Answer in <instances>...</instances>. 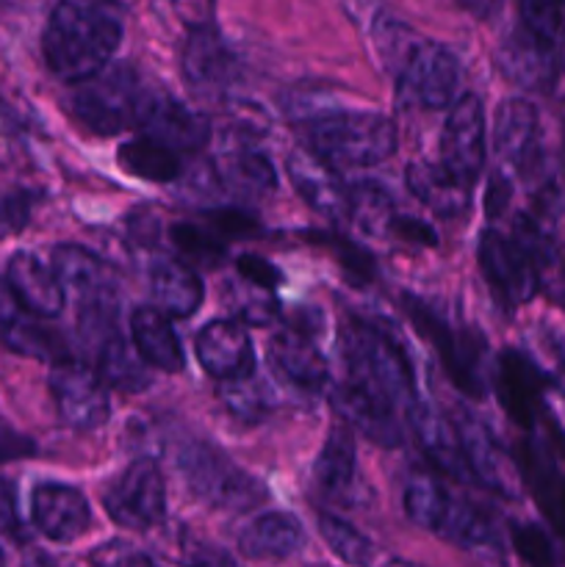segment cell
Masks as SVG:
<instances>
[{
	"label": "cell",
	"mask_w": 565,
	"mask_h": 567,
	"mask_svg": "<svg viewBox=\"0 0 565 567\" xmlns=\"http://www.w3.org/2000/svg\"><path fill=\"white\" fill-rule=\"evenodd\" d=\"M343 377L332 388V408L380 446H402L404 421L419 408L408 354L371 321L349 316L338 332Z\"/></svg>",
	"instance_id": "obj_1"
},
{
	"label": "cell",
	"mask_w": 565,
	"mask_h": 567,
	"mask_svg": "<svg viewBox=\"0 0 565 567\" xmlns=\"http://www.w3.org/2000/svg\"><path fill=\"white\" fill-rule=\"evenodd\" d=\"M120 42V20L103 6L59 3L44 25L42 53L55 78L83 83L109 70Z\"/></svg>",
	"instance_id": "obj_2"
},
{
	"label": "cell",
	"mask_w": 565,
	"mask_h": 567,
	"mask_svg": "<svg viewBox=\"0 0 565 567\" xmlns=\"http://www.w3.org/2000/svg\"><path fill=\"white\" fill-rule=\"evenodd\" d=\"M404 513L421 529L441 535L469 551L499 554L496 524L476 504L454 498L430 471H413L404 487Z\"/></svg>",
	"instance_id": "obj_3"
},
{
	"label": "cell",
	"mask_w": 565,
	"mask_h": 567,
	"mask_svg": "<svg viewBox=\"0 0 565 567\" xmlns=\"http://www.w3.org/2000/svg\"><path fill=\"white\" fill-rule=\"evenodd\" d=\"M308 150L327 166H363L382 164L397 150V127L380 111H330L319 120L305 122Z\"/></svg>",
	"instance_id": "obj_4"
},
{
	"label": "cell",
	"mask_w": 565,
	"mask_h": 567,
	"mask_svg": "<svg viewBox=\"0 0 565 567\" xmlns=\"http://www.w3.org/2000/svg\"><path fill=\"white\" fill-rule=\"evenodd\" d=\"M177 471L199 502L225 513H247L260 507L269 496L264 482L249 476L225 452L203 441L186 443L177 452Z\"/></svg>",
	"instance_id": "obj_5"
},
{
	"label": "cell",
	"mask_w": 565,
	"mask_h": 567,
	"mask_svg": "<svg viewBox=\"0 0 565 567\" xmlns=\"http://www.w3.org/2000/svg\"><path fill=\"white\" fill-rule=\"evenodd\" d=\"M144 92L147 86L138 81L131 66H109L100 75L78 83L75 92L70 94V111L89 131L114 136L125 127H136Z\"/></svg>",
	"instance_id": "obj_6"
},
{
	"label": "cell",
	"mask_w": 565,
	"mask_h": 567,
	"mask_svg": "<svg viewBox=\"0 0 565 567\" xmlns=\"http://www.w3.org/2000/svg\"><path fill=\"white\" fill-rule=\"evenodd\" d=\"M103 507L122 529H153L166 515V487L153 460H136L105 485Z\"/></svg>",
	"instance_id": "obj_7"
},
{
	"label": "cell",
	"mask_w": 565,
	"mask_h": 567,
	"mask_svg": "<svg viewBox=\"0 0 565 567\" xmlns=\"http://www.w3.org/2000/svg\"><path fill=\"white\" fill-rule=\"evenodd\" d=\"M404 308H408L410 321L419 327L421 336L427 341H432V347L441 352L443 369L452 377L454 385L474 399L485 396V380H482V352H485V341H480L474 336H458L421 299L404 297Z\"/></svg>",
	"instance_id": "obj_8"
},
{
	"label": "cell",
	"mask_w": 565,
	"mask_h": 567,
	"mask_svg": "<svg viewBox=\"0 0 565 567\" xmlns=\"http://www.w3.org/2000/svg\"><path fill=\"white\" fill-rule=\"evenodd\" d=\"M393 75H397L404 97L424 109H443L458 94L460 61L443 44L427 42L419 37Z\"/></svg>",
	"instance_id": "obj_9"
},
{
	"label": "cell",
	"mask_w": 565,
	"mask_h": 567,
	"mask_svg": "<svg viewBox=\"0 0 565 567\" xmlns=\"http://www.w3.org/2000/svg\"><path fill=\"white\" fill-rule=\"evenodd\" d=\"M476 255H480L482 275L499 302L507 308H518L535 297L537 286H541V269L513 238H504L499 230H485L480 236Z\"/></svg>",
	"instance_id": "obj_10"
},
{
	"label": "cell",
	"mask_w": 565,
	"mask_h": 567,
	"mask_svg": "<svg viewBox=\"0 0 565 567\" xmlns=\"http://www.w3.org/2000/svg\"><path fill=\"white\" fill-rule=\"evenodd\" d=\"M50 393H53L59 415L72 430H97L103 421H109V388L100 380L97 371L81 360H64L53 365Z\"/></svg>",
	"instance_id": "obj_11"
},
{
	"label": "cell",
	"mask_w": 565,
	"mask_h": 567,
	"mask_svg": "<svg viewBox=\"0 0 565 567\" xmlns=\"http://www.w3.org/2000/svg\"><path fill=\"white\" fill-rule=\"evenodd\" d=\"M441 166L469 188L485 166V114L476 94H463L449 111L441 133Z\"/></svg>",
	"instance_id": "obj_12"
},
{
	"label": "cell",
	"mask_w": 565,
	"mask_h": 567,
	"mask_svg": "<svg viewBox=\"0 0 565 567\" xmlns=\"http://www.w3.org/2000/svg\"><path fill=\"white\" fill-rule=\"evenodd\" d=\"M136 127L144 131V138L164 144V147L175 150V153L199 150L210 138L208 116L192 111L177 97L161 92V89L150 86L144 92L142 105H138Z\"/></svg>",
	"instance_id": "obj_13"
},
{
	"label": "cell",
	"mask_w": 565,
	"mask_h": 567,
	"mask_svg": "<svg viewBox=\"0 0 565 567\" xmlns=\"http://www.w3.org/2000/svg\"><path fill=\"white\" fill-rule=\"evenodd\" d=\"M183 78L197 97L216 103L238 78V61L214 25H197L183 48Z\"/></svg>",
	"instance_id": "obj_14"
},
{
	"label": "cell",
	"mask_w": 565,
	"mask_h": 567,
	"mask_svg": "<svg viewBox=\"0 0 565 567\" xmlns=\"http://www.w3.org/2000/svg\"><path fill=\"white\" fill-rule=\"evenodd\" d=\"M50 269L59 277L64 297L72 293L78 302V313L86 310H116V277L109 264L89 249L75 244H61L50 255Z\"/></svg>",
	"instance_id": "obj_15"
},
{
	"label": "cell",
	"mask_w": 565,
	"mask_h": 567,
	"mask_svg": "<svg viewBox=\"0 0 565 567\" xmlns=\"http://www.w3.org/2000/svg\"><path fill=\"white\" fill-rule=\"evenodd\" d=\"M496 59L504 78L530 92H552L563 78V50L532 37L521 22L502 39Z\"/></svg>",
	"instance_id": "obj_16"
},
{
	"label": "cell",
	"mask_w": 565,
	"mask_h": 567,
	"mask_svg": "<svg viewBox=\"0 0 565 567\" xmlns=\"http://www.w3.org/2000/svg\"><path fill=\"white\" fill-rule=\"evenodd\" d=\"M454 430H458L460 449L469 463L474 482H482L491 491L502 493V496L515 498L518 496V480H515V468L507 463V454L499 449L496 437L491 435L485 424L476 419L471 410H460L452 419Z\"/></svg>",
	"instance_id": "obj_17"
},
{
	"label": "cell",
	"mask_w": 565,
	"mask_h": 567,
	"mask_svg": "<svg viewBox=\"0 0 565 567\" xmlns=\"http://www.w3.org/2000/svg\"><path fill=\"white\" fill-rule=\"evenodd\" d=\"M31 518L48 540L72 543L92 526V509L78 487L42 482L31 493Z\"/></svg>",
	"instance_id": "obj_18"
},
{
	"label": "cell",
	"mask_w": 565,
	"mask_h": 567,
	"mask_svg": "<svg viewBox=\"0 0 565 567\" xmlns=\"http://www.w3.org/2000/svg\"><path fill=\"white\" fill-rule=\"evenodd\" d=\"M197 360L214 380L238 382L255 374V349L238 321H210L197 336Z\"/></svg>",
	"instance_id": "obj_19"
},
{
	"label": "cell",
	"mask_w": 565,
	"mask_h": 567,
	"mask_svg": "<svg viewBox=\"0 0 565 567\" xmlns=\"http://www.w3.org/2000/svg\"><path fill=\"white\" fill-rule=\"evenodd\" d=\"M546 374L526 354L507 349L499 358L496 396L502 402L504 413L515 424L526 426V430H532L537 424V415L543 413V391H546Z\"/></svg>",
	"instance_id": "obj_20"
},
{
	"label": "cell",
	"mask_w": 565,
	"mask_h": 567,
	"mask_svg": "<svg viewBox=\"0 0 565 567\" xmlns=\"http://www.w3.org/2000/svg\"><path fill=\"white\" fill-rule=\"evenodd\" d=\"M0 343L25 358L55 360V363L70 360L64 354V341L22 308L6 280H0Z\"/></svg>",
	"instance_id": "obj_21"
},
{
	"label": "cell",
	"mask_w": 565,
	"mask_h": 567,
	"mask_svg": "<svg viewBox=\"0 0 565 567\" xmlns=\"http://www.w3.org/2000/svg\"><path fill=\"white\" fill-rule=\"evenodd\" d=\"M269 363L277 374L302 391H325L330 385V363L310 332L288 327L269 338Z\"/></svg>",
	"instance_id": "obj_22"
},
{
	"label": "cell",
	"mask_w": 565,
	"mask_h": 567,
	"mask_svg": "<svg viewBox=\"0 0 565 567\" xmlns=\"http://www.w3.org/2000/svg\"><path fill=\"white\" fill-rule=\"evenodd\" d=\"M496 153L521 175H532L541 164V120L526 100H504L496 114Z\"/></svg>",
	"instance_id": "obj_23"
},
{
	"label": "cell",
	"mask_w": 565,
	"mask_h": 567,
	"mask_svg": "<svg viewBox=\"0 0 565 567\" xmlns=\"http://www.w3.org/2000/svg\"><path fill=\"white\" fill-rule=\"evenodd\" d=\"M288 177L291 186L297 188L299 197L327 219H347L349 216V188L338 177L332 166L316 158L310 150H294L288 155Z\"/></svg>",
	"instance_id": "obj_24"
},
{
	"label": "cell",
	"mask_w": 565,
	"mask_h": 567,
	"mask_svg": "<svg viewBox=\"0 0 565 567\" xmlns=\"http://www.w3.org/2000/svg\"><path fill=\"white\" fill-rule=\"evenodd\" d=\"M358 454H355V437L349 424L336 421L327 432L321 454L314 463L310 485L321 502H347L355 491V476H358Z\"/></svg>",
	"instance_id": "obj_25"
},
{
	"label": "cell",
	"mask_w": 565,
	"mask_h": 567,
	"mask_svg": "<svg viewBox=\"0 0 565 567\" xmlns=\"http://www.w3.org/2000/svg\"><path fill=\"white\" fill-rule=\"evenodd\" d=\"M6 282L20 299L22 308L37 319H53L64 310V288L50 266H44L37 255L14 252L6 266Z\"/></svg>",
	"instance_id": "obj_26"
},
{
	"label": "cell",
	"mask_w": 565,
	"mask_h": 567,
	"mask_svg": "<svg viewBox=\"0 0 565 567\" xmlns=\"http://www.w3.org/2000/svg\"><path fill=\"white\" fill-rule=\"evenodd\" d=\"M410 424H413L415 437H419L421 452L430 457V463L438 471H443V474L458 482H474L469 463L463 457V449H460V437L452 419H446L441 410L430 408V404H419Z\"/></svg>",
	"instance_id": "obj_27"
},
{
	"label": "cell",
	"mask_w": 565,
	"mask_h": 567,
	"mask_svg": "<svg viewBox=\"0 0 565 567\" xmlns=\"http://www.w3.org/2000/svg\"><path fill=\"white\" fill-rule=\"evenodd\" d=\"M131 338L133 349H136L144 365H153V369L166 371V374H175L186 363L183 360L181 338H177L172 321L158 308L142 305V308L133 310Z\"/></svg>",
	"instance_id": "obj_28"
},
{
	"label": "cell",
	"mask_w": 565,
	"mask_h": 567,
	"mask_svg": "<svg viewBox=\"0 0 565 567\" xmlns=\"http://www.w3.org/2000/svg\"><path fill=\"white\" fill-rule=\"evenodd\" d=\"M302 524L291 513L258 515L238 535V551L249 559H286L302 548Z\"/></svg>",
	"instance_id": "obj_29"
},
{
	"label": "cell",
	"mask_w": 565,
	"mask_h": 567,
	"mask_svg": "<svg viewBox=\"0 0 565 567\" xmlns=\"http://www.w3.org/2000/svg\"><path fill=\"white\" fill-rule=\"evenodd\" d=\"M150 291H153L155 308L166 319H188L203 305V280L197 271L177 260H161L150 271Z\"/></svg>",
	"instance_id": "obj_30"
},
{
	"label": "cell",
	"mask_w": 565,
	"mask_h": 567,
	"mask_svg": "<svg viewBox=\"0 0 565 567\" xmlns=\"http://www.w3.org/2000/svg\"><path fill=\"white\" fill-rule=\"evenodd\" d=\"M94 349V365L100 380L105 382V388H114L120 393H138L150 385V377L144 371L142 358L133 349V343H127L122 338L120 330L109 332V336L97 338L92 343Z\"/></svg>",
	"instance_id": "obj_31"
},
{
	"label": "cell",
	"mask_w": 565,
	"mask_h": 567,
	"mask_svg": "<svg viewBox=\"0 0 565 567\" xmlns=\"http://www.w3.org/2000/svg\"><path fill=\"white\" fill-rule=\"evenodd\" d=\"M408 186L432 214L443 219H454L469 210V186L449 175L441 164L413 161L408 166Z\"/></svg>",
	"instance_id": "obj_32"
},
{
	"label": "cell",
	"mask_w": 565,
	"mask_h": 567,
	"mask_svg": "<svg viewBox=\"0 0 565 567\" xmlns=\"http://www.w3.org/2000/svg\"><path fill=\"white\" fill-rule=\"evenodd\" d=\"M219 175L222 181L247 194H266L277 186V172L271 161L244 142L227 144L219 161Z\"/></svg>",
	"instance_id": "obj_33"
},
{
	"label": "cell",
	"mask_w": 565,
	"mask_h": 567,
	"mask_svg": "<svg viewBox=\"0 0 565 567\" xmlns=\"http://www.w3.org/2000/svg\"><path fill=\"white\" fill-rule=\"evenodd\" d=\"M120 166L133 177L153 183H172L181 177L183 161L175 150L155 144L150 138H133L120 147Z\"/></svg>",
	"instance_id": "obj_34"
},
{
	"label": "cell",
	"mask_w": 565,
	"mask_h": 567,
	"mask_svg": "<svg viewBox=\"0 0 565 567\" xmlns=\"http://www.w3.org/2000/svg\"><path fill=\"white\" fill-rule=\"evenodd\" d=\"M161 548L166 551V557L183 567H238L230 554L222 551L219 546H210L208 540L192 535L188 529L166 532L161 537Z\"/></svg>",
	"instance_id": "obj_35"
},
{
	"label": "cell",
	"mask_w": 565,
	"mask_h": 567,
	"mask_svg": "<svg viewBox=\"0 0 565 567\" xmlns=\"http://www.w3.org/2000/svg\"><path fill=\"white\" fill-rule=\"evenodd\" d=\"M319 532L325 537L327 546L338 554L347 565L352 567H371L374 559V546L355 529L352 524H347L343 518L330 513L319 515Z\"/></svg>",
	"instance_id": "obj_36"
},
{
	"label": "cell",
	"mask_w": 565,
	"mask_h": 567,
	"mask_svg": "<svg viewBox=\"0 0 565 567\" xmlns=\"http://www.w3.org/2000/svg\"><path fill=\"white\" fill-rule=\"evenodd\" d=\"M172 244L186 255L188 260L199 266H216L225 258V241L219 238V233L214 227L205 225H192V221H181V225H172L170 230Z\"/></svg>",
	"instance_id": "obj_37"
},
{
	"label": "cell",
	"mask_w": 565,
	"mask_h": 567,
	"mask_svg": "<svg viewBox=\"0 0 565 567\" xmlns=\"http://www.w3.org/2000/svg\"><path fill=\"white\" fill-rule=\"evenodd\" d=\"M222 402L230 408V413L249 421L264 419L271 408L269 391H266L264 382L255 380V374L247 377V380L225 382V385H222Z\"/></svg>",
	"instance_id": "obj_38"
},
{
	"label": "cell",
	"mask_w": 565,
	"mask_h": 567,
	"mask_svg": "<svg viewBox=\"0 0 565 567\" xmlns=\"http://www.w3.org/2000/svg\"><path fill=\"white\" fill-rule=\"evenodd\" d=\"M521 25L552 48H565V6L554 3H524L521 6Z\"/></svg>",
	"instance_id": "obj_39"
},
{
	"label": "cell",
	"mask_w": 565,
	"mask_h": 567,
	"mask_svg": "<svg viewBox=\"0 0 565 567\" xmlns=\"http://www.w3.org/2000/svg\"><path fill=\"white\" fill-rule=\"evenodd\" d=\"M513 548L526 567H559L557 548L543 526L537 524H515L513 526Z\"/></svg>",
	"instance_id": "obj_40"
},
{
	"label": "cell",
	"mask_w": 565,
	"mask_h": 567,
	"mask_svg": "<svg viewBox=\"0 0 565 567\" xmlns=\"http://www.w3.org/2000/svg\"><path fill=\"white\" fill-rule=\"evenodd\" d=\"M92 567H158L147 551L125 540H109L89 554Z\"/></svg>",
	"instance_id": "obj_41"
},
{
	"label": "cell",
	"mask_w": 565,
	"mask_h": 567,
	"mask_svg": "<svg viewBox=\"0 0 565 567\" xmlns=\"http://www.w3.org/2000/svg\"><path fill=\"white\" fill-rule=\"evenodd\" d=\"M236 271L242 275L244 282H249V286L260 288V291H269V293L275 291L282 280L280 271H277L269 260L260 258V255H242V258L236 260Z\"/></svg>",
	"instance_id": "obj_42"
},
{
	"label": "cell",
	"mask_w": 565,
	"mask_h": 567,
	"mask_svg": "<svg viewBox=\"0 0 565 567\" xmlns=\"http://www.w3.org/2000/svg\"><path fill=\"white\" fill-rule=\"evenodd\" d=\"M0 535L9 537V540H14V543L25 540L22 520H20V515H17L14 485H11L6 476H0Z\"/></svg>",
	"instance_id": "obj_43"
},
{
	"label": "cell",
	"mask_w": 565,
	"mask_h": 567,
	"mask_svg": "<svg viewBox=\"0 0 565 567\" xmlns=\"http://www.w3.org/2000/svg\"><path fill=\"white\" fill-rule=\"evenodd\" d=\"M386 236H397L408 244H421V247H435L438 236L430 225H424L421 219H413V216H393L391 225H388Z\"/></svg>",
	"instance_id": "obj_44"
},
{
	"label": "cell",
	"mask_w": 565,
	"mask_h": 567,
	"mask_svg": "<svg viewBox=\"0 0 565 567\" xmlns=\"http://www.w3.org/2000/svg\"><path fill=\"white\" fill-rule=\"evenodd\" d=\"M28 214H31V199H28V194H0V230H20L28 221Z\"/></svg>",
	"instance_id": "obj_45"
},
{
	"label": "cell",
	"mask_w": 565,
	"mask_h": 567,
	"mask_svg": "<svg viewBox=\"0 0 565 567\" xmlns=\"http://www.w3.org/2000/svg\"><path fill=\"white\" fill-rule=\"evenodd\" d=\"M37 454V443L31 437L20 435L17 430H11L9 424L0 421V463H11V460H22Z\"/></svg>",
	"instance_id": "obj_46"
},
{
	"label": "cell",
	"mask_w": 565,
	"mask_h": 567,
	"mask_svg": "<svg viewBox=\"0 0 565 567\" xmlns=\"http://www.w3.org/2000/svg\"><path fill=\"white\" fill-rule=\"evenodd\" d=\"M210 227H214L216 233H227V236H247V233L258 230V221H255L253 216L242 214V210L225 208L210 214Z\"/></svg>",
	"instance_id": "obj_47"
},
{
	"label": "cell",
	"mask_w": 565,
	"mask_h": 567,
	"mask_svg": "<svg viewBox=\"0 0 565 567\" xmlns=\"http://www.w3.org/2000/svg\"><path fill=\"white\" fill-rule=\"evenodd\" d=\"M510 194H513V183H510L507 175L502 172H493L491 181H487V192H485V210L491 219L504 214L510 203Z\"/></svg>",
	"instance_id": "obj_48"
},
{
	"label": "cell",
	"mask_w": 565,
	"mask_h": 567,
	"mask_svg": "<svg viewBox=\"0 0 565 567\" xmlns=\"http://www.w3.org/2000/svg\"><path fill=\"white\" fill-rule=\"evenodd\" d=\"M537 502L543 504V509H546L548 518H552L554 526H557V529L565 535V476H559L557 485L548 487L543 496H537Z\"/></svg>",
	"instance_id": "obj_49"
},
{
	"label": "cell",
	"mask_w": 565,
	"mask_h": 567,
	"mask_svg": "<svg viewBox=\"0 0 565 567\" xmlns=\"http://www.w3.org/2000/svg\"><path fill=\"white\" fill-rule=\"evenodd\" d=\"M22 567H66V565L48 551H28L25 559H22Z\"/></svg>",
	"instance_id": "obj_50"
},
{
	"label": "cell",
	"mask_w": 565,
	"mask_h": 567,
	"mask_svg": "<svg viewBox=\"0 0 565 567\" xmlns=\"http://www.w3.org/2000/svg\"><path fill=\"white\" fill-rule=\"evenodd\" d=\"M382 567H421V565H413V563H404V559H391V563H386Z\"/></svg>",
	"instance_id": "obj_51"
},
{
	"label": "cell",
	"mask_w": 565,
	"mask_h": 567,
	"mask_svg": "<svg viewBox=\"0 0 565 567\" xmlns=\"http://www.w3.org/2000/svg\"><path fill=\"white\" fill-rule=\"evenodd\" d=\"M6 563H3V554H0V567H3Z\"/></svg>",
	"instance_id": "obj_52"
}]
</instances>
